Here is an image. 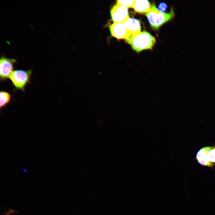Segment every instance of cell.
Returning a JSON list of instances; mask_svg holds the SVG:
<instances>
[{
	"label": "cell",
	"instance_id": "7c38bea8",
	"mask_svg": "<svg viewBox=\"0 0 215 215\" xmlns=\"http://www.w3.org/2000/svg\"><path fill=\"white\" fill-rule=\"evenodd\" d=\"M208 160L211 162H215V148L211 149L208 153Z\"/></svg>",
	"mask_w": 215,
	"mask_h": 215
},
{
	"label": "cell",
	"instance_id": "ba28073f",
	"mask_svg": "<svg viewBox=\"0 0 215 215\" xmlns=\"http://www.w3.org/2000/svg\"><path fill=\"white\" fill-rule=\"evenodd\" d=\"M214 147H206L201 149L197 153L196 158L201 165L212 168L214 164L208 159L207 154L208 152Z\"/></svg>",
	"mask_w": 215,
	"mask_h": 215
},
{
	"label": "cell",
	"instance_id": "6da1fadb",
	"mask_svg": "<svg viewBox=\"0 0 215 215\" xmlns=\"http://www.w3.org/2000/svg\"><path fill=\"white\" fill-rule=\"evenodd\" d=\"M156 41L154 36L148 32L143 31L133 36L128 43L133 50L139 52L143 50L152 49Z\"/></svg>",
	"mask_w": 215,
	"mask_h": 215
},
{
	"label": "cell",
	"instance_id": "52a82bcc",
	"mask_svg": "<svg viewBox=\"0 0 215 215\" xmlns=\"http://www.w3.org/2000/svg\"><path fill=\"white\" fill-rule=\"evenodd\" d=\"M112 36L118 39H126L127 31L123 23H114L110 27Z\"/></svg>",
	"mask_w": 215,
	"mask_h": 215
},
{
	"label": "cell",
	"instance_id": "5bb4252c",
	"mask_svg": "<svg viewBox=\"0 0 215 215\" xmlns=\"http://www.w3.org/2000/svg\"><path fill=\"white\" fill-rule=\"evenodd\" d=\"M22 170L25 173H28V171L27 169L25 168H22Z\"/></svg>",
	"mask_w": 215,
	"mask_h": 215
},
{
	"label": "cell",
	"instance_id": "4fadbf2b",
	"mask_svg": "<svg viewBox=\"0 0 215 215\" xmlns=\"http://www.w3.org/2000/svg\"><path fill=\"white\" fill-rule=\"evenodd\" d=\"M167 8V4L165 3L162 2L159 4L157 9L160 12L163 13H165Z\"/></svg>",
	"mask_w": 215,
	"mask_h": 215
},
{
	"label": "cell",
	"instance_id": "8992f818",
	"mask_svg": "<svg viewBox=\"0 0 215 215\" xmlns=\"http://www.w3.org/2000/svg\"><path fill=\"white\" fill-rule=\"evenodd\" d=\"M110 14L114 23H124L130 18L128 8L116 4L110 10Z\"/></svg>",
	"mask_w": 215,
	"mask_h": 215
},
{
	"label": "cell",
	"instance_id": "9c48e42d",
	"mask_svg": "<svg viewBox=\"0 0 215 215\" xmlns=\"http://www.w3.org/2000/svg\"><path fill=\"white\" fill-rule=\"evenodd\" d=\"M151 5L147 0H135L133 8L137 12L146 14L151 8Z\"/></svg>",
	"mask_w": 215,
	"mask_h": 215
},
{
	"label": "cell",
	"instance_id": "5b68a950",
	"mask_svg": "<svg viewBox=\"0 0 215 215\" xmlns=\"http://www.w3.org/2000/svg\"><path fill=\"white\" fill-rule=\"evenodd\" d=\"M123 23L127 31L125 40L128 43L133 36L141 32L140 22L138 19L130 17Z\"/></svg>",
	"mask_w": 215,
	"mask_h": 215
},
{
	"label": "cell",
	"instance_id": "7a4b0ae2",
	"mask_svg": "<svg viewBox=\"0 0 215 215\" xmlns=\"http://www.w3.org/2000/svg\"><path fill=\"white\" fill-rule=\"evenodd\" d=\"M145 15L151 27L157 30L163 24L173 19L174 14L172 8L168 13H163L159 11L153 4Z\"/></svg>",
	"mask_w": 215,
	"mask_h": 215
},
{
	"label": "cell",
	"instance_id": "8fae6325",
	"mask_svg": "<svg viewBox=\"0 0 215 215\" xmlns=\"http://www.w3.org/2000/svg\"><path fill=\"white\" fill-rule=\"evenodd\" d=\"M135 0H118L117 1L116 4L123 6L127 8L133 7Z\"/></svg>",
	"mask_w": 215,
	"mask_h": 215
},
{
	"label": "cell",
	"instance_id": "3957f363",
	"mask_svg": "<svg viewBox=\"0 0 215 215\" xmlns=\"http://www.w3.org/2000/svg\"><path fill=\"white\" fill-rule=\"evenodd\" d=\"M32 72L31 69L28 70H15L10 75L9 78L16 89L24 91L26 86L30 82Z\"/></svg>",
	"mask_w": 215,
	"mask_h": 215
},
{
	"label": "cell",
	"instance_id": "277c9868",
	"mask_svg": "<svg viewBox=\"0 0 215 215\" xmlns=\"http://www.w3.org/2000/svg\"><path fill=\"white\" fill-rule=\"evenodd\" d=\"M16 62V59L4 57H1L0 60V77L1 81L9 78L14 71L13 66Z\"/></svg>",
	"mask_w": 215,
	"mask_h": 215
},
{
	"label": "cell",
	"instance_id": "30bf717a",
	"mask_svg": "<svg viewBox=\"0 0 215 215\" xmlns=\"http://www.w3.org/2000/svg\"><path fill=\"white\" fill-rule=\"evenodd\" d=\"M0 108L1 109L10 102L11 96L7 92L1 91L0 92Z\"/></svg>",
	"mask_w": 215,
	"mask_h": 215
}]
</instances>
